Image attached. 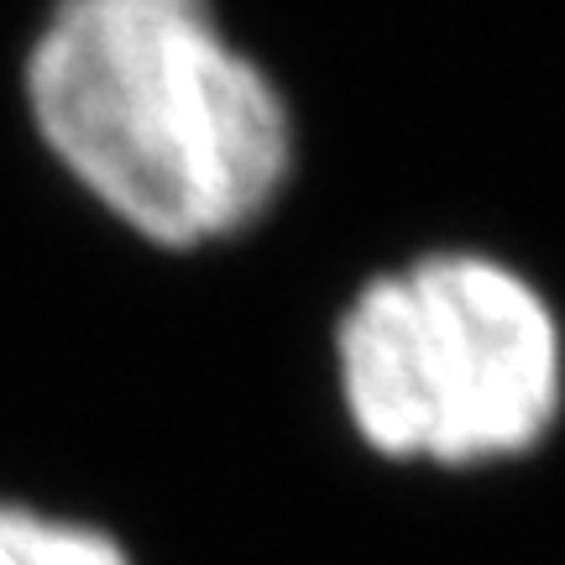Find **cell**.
I'll list each match as a JSON object with an SVG mask.
<instances>
[{
    "label": "cell",
    "mask_w": 565,
    "mask_h": 565,
    "mask_svg": "<svg viewBox=\"0 0 565 565\" xmlns=\"http://www.w3.org/2000/svg\"><path fill=\"white\" fill-rule=\"evenodd\" d=\"M21 95L84 200L162 252L246 236L299 162L294 105L215 0H53Z\"/></svg>",
    "instance_id": "cell-1"
},
{
    "label": "cell",
    "mask_w": 565,
    "mask_h": 565,
    "mask_svg": "<svg viewBox=\"0 0 565 565\" xmlns=\"http://www.w3.org/2000/svg\"><path fill=\"white\" fill-rule=\"evenodd\" d=\"M335 393L398 466H503L565 408V324L524 267L450 246L383 267L335 320Z\"/></svg>",
    "instance_id": "cell-2"
},
{
    "label": "cell",
    "mask_w": 565,
    "mask_h": 565,
    "mask_svg": "<svg viewBox=\"0 0 565 565\" xmlns=\"http://www.w3.org/2000/svg\"><path fill=\"white\" fill-rule=\"evenodd\" d=\"M0 565H131V555L84 519L0 498Z\"/></svg>",
    "instance_id": "cell-3"
}]
</instances>
